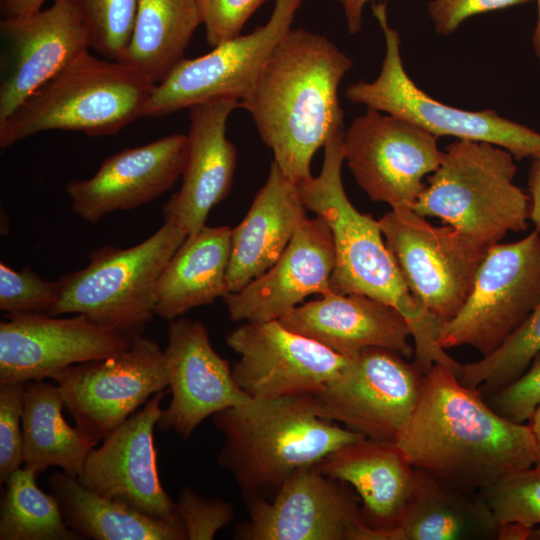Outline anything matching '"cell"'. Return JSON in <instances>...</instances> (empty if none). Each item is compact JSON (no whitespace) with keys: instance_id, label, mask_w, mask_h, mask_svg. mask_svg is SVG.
<instances>
[{"instance_id":"6da1fadb","label":"cell","mask_w":540,"mask_h":540,"mask_svg":"<svg viewBox=\"0 0 540 540\" xmlns=\"http://www.w3.org/2000/svg\"><path fill=\"white\" fill-rule=\"evenodd\" d=\"M396 445L414 468L470 492L536 463L529 423L504 418L439 363L424 374L418 403Z\"/></svg>"},{"instance_id":"7a4b0ae2","label":"cell","mask_w":540,"mask_h":540,"mask_svg":"<svg viewBox=\"0 0 540 540\" xmlns=\"http://www.w3.org/2000/svg\"><path fill=\"white\" fill-rule=\"evenodd\" d=\"M352 65L327 37L291 28L239 101L273 161L295 184L312 176L315 152L344 128L338 88Z\"/></svg>"},{"instance_id":"3957f363","label":"cell","mask_w":540,"mask_h":540,"mask_svg":"<svg viewBox=\"0 0 540 540\" xmlns=\"http://www.w3.org/2000/svg\"><path fill=\"white\" fill-rule=\"evenodd\" d=\"M344 135L343 128L326 141L319 175L297 184L304 207L323 218L332 234L335 265L331 291L365 295L394 307L409 325L415 364L422 371L435 363L448 364L451 356L438 343L443 322L412 296L379 221L359 212L346 195L342 181Z\"/></svg>"},{"instance_id":"277c9868","label":"cell","mask_w":540,"mask_h":540,"mask_svg":"<svg viewBox=\"0 0 540 540\" xmlns=\"http://www.w3.org/2000/svg\"><path fill=\"white\" fill-rule=\"evenodd\" d=\"M224 442L219 464L251 501L297 470L366 438L318 416L311 394L254 399L213 416Z\"/></svg>"},{"instance_id":"5b68a950","label":"cell","mask_w":540,"mask_h":540,"mask_svg":"<svg viewBox=\"0 0 540 540\" xmlns=\"http://www.w3.org/2000/svg\"><path fill=\"white\" fill-rule=\"evenodd\" d=\"M155 85L133 67L88 50L0 122V147L50 130L92 137L118 133L142 117Z\"/></svg>"},{"instance_id":"8992f818","label":"cell","mask_w":540,"mask_h":540,"mask_svg":"<svg viewBox=\"0 0 540 540\" xmlns=\"http://www.w3.org/2000/svg\"><path fill=\"white\" fill-rule=\"evenodd\" d=\"M515 158L492 143L456 139L412 209L491 246L528 228L530 197L514 183Z\"/></svg>"},{"instance_id":"52a82bcc","label":"cell","mask_w":540,"mask_h":540,"mask_svg":"<svg viewBox=\"0 0 540 540\" xmlns=\"http://www.w3.org/2000/svg\"><path fill=\"white\" fill-rule=\"evenodd\" d=\"M186 237L178 225L165 220L135 246L93 250L84 268L56 280L58 300L48 315L82 314L105 328L142 335L155 315L160 274Z\"/></svg>"},{"instance_id":"ba28073f","label":"cell","mask_w":540,"mask_h":540,"mask_svg":"<svg viewBox=\"0 0 540 540\" xmlns=\"http://www.w3.org/2000/svg\"><path fill=\"white\" fill-rule=\"evenodd\" d=\"M371 8L384 34L385 56L375 80H359L346 88L350 102L412 122L437 138L452 136L495 144L509 151L515 160L540 154L537 131L493 109L470 111L444 104L420 89L404 68L401 39L389 25L386 3L373 2Z\"/></svg>"},{"instance_id":"9c48e42d","label":"cell","mask_w":540,"mask_h":540,"mask_svg":"<svg viewBox=\"0 0 540 540\" xmlns=\"http://www.w3.org/2000/svg\"><path fill=\"white\" fill-rule=\"evenodd\" d=\"M540 303V233L491 245L459 312L441 325L444 349L470 346L486 356Z\"/></svg>"},{"instance_id":"30bf717a","label":"cell","mask_w":540,"mask_h":540,"mask_svg":"<svg viewBox=\"0 0 540 540\" xmlns=\"http://www.w3.org/2000/svg\"><path fill=\"white\" fill-rule=\"evenodd\" d=\"M413 209H391L379 225L415 300L443 323L467 300L490 246Z\"/></svg>"},{"instance_id":"8fae6325","label":"cell","mask_w":540,"mask_h":540,"mask_svg":"<svg viewBox=\"0 0 540 540\" xmlns=\"http://www.w3.org/2000/svg\"><path fill=\"white\" fill-rule=\"evenodd\" d=\"M423 377L398 352L368 347L311 396L321 418L368 439L396 443L416 408Z\"/></svg>"},{"instance_id":"7c38bea8","label":"cell","mask_w":540,"mask_h":540,"mask_svg":"<svg viewBox=\"0 0 540 540\" xmlns=\"http://www.w3.org/2000/svg\"><path fill=\"white\" fill-rule=\"evenodd\" d=\"M51 379L77 429L94 445L169 386L164 350L142 335L120 353L68 366Z\"/></svg>"},{"instance_id":"4fadbf2b","label":"cell","mask_w":540,"mask_h":540,"mask_svg":"<svg viewBox=\"0 0 540 540\" xmlns=\"http://www.w3.org/2000/svg\"><path fill=\"white\" fill-rule=\"evenodd\" d=\"M343 147L356 183L391 209H412L443 153L437 137L422 127L369 108L345 130Z\"/></svg>"},{"instance_id":"5bb4252c","label":"cell","mask_w":540,"mask_h":540,"mask_svg":"<svg viewBox=\"0 0 540 540\" xmlns=\"http://www.w3.org/2000/svg\"><path fill=\"white\" fill-rule=\"evenodd\" d=\"M303 0H276L268 21L194 59L182 60L156 84L142 117H162L218 98L246 96L265 62L292 28Z\"/></svg>"},{"instance_id":"9a60e30c","label":"cell","mask_w":540,"mask_h":540,"mask_svg":"<svg viewBox=\"0 0 540 540\" xmlns=\"http://www.w3.org/2000/svg\"><path fill=\"white\" fill-rule=\"evenodd\" d=\"M226 342L240 356L232 366L234 380L254 399L314 394L351 360L279 320L245 322Z\"/></svg>"},{"instance_id":"2e32d148","label":"cell","mask_w":540,"mask_h":540,"mask_svg":"<svg viewBox=\"0 0 540 540\" xmlns=\"http://www.w3.org/2000/svg\"><path fill=\"white\" fill-rule=\"evenodd\" d=\"M250 502L249 519L236 529V539L356 540L365 525L356 492L316 465L289 476L272 501Z\"/></svg>"},{"instance_id":"e0dca14e","label":"cell","mask_w":540,"mask_h":540,"mask_svg":"<svg viewBox=\"0 0 540 540\" xmlns=\"http://www.w3.org/2000/svg\"><path fill=\"white\" fill-rule=\"evenodd\" d=\"M169 389L155 393L93 447L77 477L86 489L119 501L140 513L163 521L180 520L176 502L164 490L157 467L154 427L161 416V400Z\"/></svg>"},{"instance_id":"ac0fdd59","label":"cell","mask_w":540,"mask_h":540,"mask_svg":"<svg viewBox=\"0 0 540 540\" xmlns=\"http://www.w3.org/2000/svg\"><path fill=\"white\" fill-rule=\"evenodd\" d=\"M135 337L82 314L7 315L0 323V385L51 379L68 366L120 353Z\"/></svg>"},{"instance_id":"d6986e66","label":"cell","mask_w":540,"mask_h":540,"mask_svg":"<svg viewBox=\"0 0 540 540\" xmlns=\"http://www.w3.org/2000/svg\"><path fill=\"white\" fill-rule=\"evenodd\" d=\"M0 122L27 97L90 49L68 0L23 18L0 21Z\"/></svg>"},{"instance_id":"ffe728a7","label":"cell","mask_w":540,"mask_h":540,"mask_svg":"<svg viewBox=\"0 0 540 540\" xmlns=\"http://www.w3.org/2000/svg\"><path fill=\"white\" fill-rule=\"evenodd\" d=\"M164 350L169 374V405L157 426L187 439L209 416L248 402L236 383L232 367L211 345L203 323L179 317L168 326Z\"/></svg>"},{"instance_id":"44dd1931","label":"cell","mask_w":540,"mask_h":540,"mask_svg":"<svg viewBox=\"0 0 540 540\" xmlns=\"http://www.w3.org/2000/svg\"><path fill=\"white\" fill-rule=\"evenodd\" d=\"M188 151L185 134H171L107 157L89 179L71 180V210L89 223L114 211L131 210L160 197L182 176Z\"/></svg>"},{"instance_id":"7402d4cb","label":"cell","mask_w":540,"mask_h":540,"mask_svg":"<svg viewBox=\"0 0 540 540\" xmlns=\"http://www.w3.org/2000/svg\"><path fill=\"white\" fill-rule=\"evenodd\" d=\"M335 265L331 231L320 216L305 218L279 259L224 303L233 322L279 320L305 298L331 291Z\"/></svg>"},{"instance_id":"603a6c76","label":"cell","mask_w":540,"mask_h":540,"mask_svg":"<svg viewBox=\"0 0 540 540\" xmlns=\"http://www.w3.org/2000/svg\"><path fill=\"white\" fill-rule=\"evenodd\" d=\"M237 107L238 99L226 97L189 108L182 185L163 206L164 219L178 225L187 236L205 226L211 209L230 193L237 149L226 136V126Z\"/></svg>"},{"instance_id":"cb8c5ba5","label":"cell","mask_w":540,"mask_h":540,"mask_svg":"<svg viewBox=\"0 0 540 540\" xmlns=\"http://www.w3.org/2000/svg\"><path fill=\"white\" fill-rule=\"evenodd\" d=\"M279 321L347 358L368 347L394 350L405 358L414 355L411 331L402 314L365 295L330 292L296 306Z\"/></svg>"},{"instance_id":"d4e9b609","label":"cell","mask_w":540,"mask_h":540,"mask_svg":"<svg viewBox=\"0 0 540 540\" xmlns=\"http://www.w3.org/2000/svg\"><path fill=\"white\" fill-rule=\"evenodd\" d=\"M316 467L347 483L361 501L364 525L357 540L394 528L411 495L415 468L394 442L362 438L325 456Z\"/></svg>"},{"instance_id":"484cf974","label":"cell","mask_w":540,"mask_h":540,"mask_svg":"<svg viewBox=\"0 0 540 540\" xmlns=\"http://www.w3.org/2000/svg\"><path fill=\"white\" fill-rule=\"evenodd\" d=\"M297 184L272 161L264 185L243 220L231 232L228 293L267 271L282 255L306 218Z\"/></svg>"},{"instance_id":"4316f807","label":"cell","mask_w":540,"mask_h":540,"mask_svg":"<svg viewBox=\"0 0 540 540\" xmlns=\"http://www.w3.org/2000/svg\"><path fill=\"white\" fill-rule=\"evenodd\" d=\"M499 527L480 492L455 488L415 468L398 524L369 540H491L498 539Z\"/></svg>"},{"instance_id":"83f0119b","label":"cell","mask_w":540,"mask_h":540,"mask_svg":"<svg viewBox=\"0 0 540 540\" xmlns=\"http://www.w3.org/2000/svg\"><path fill=\"white\" fill-rule=\"evenodd\" d=\"M232 229L203 226L188 235L166 263L154 293V312L173 321L228 293Z\"/></svg>"},{"instance_id":"f1b7e54d","label":"cell","mask_w":540,"mask_h":540,"mask_svg":"<svg viewBox=\"0 0 540 540\" xmlns=\"http://www.w3.org/2000/svg\"><path fill=\"white\" fill-rule=\"evenodd\" d=\"M67 526L81 539L94 540H187L178 521L154 519L119 501L100 496L77 477L56 471L48 478Z\"/></svg>"},{"instance_id":"f546056e","label":"cell","mask_w":540,"mask_h":540,"mask_svg":"<svg viewBox=\"0 0 540 540\" xmlns=\"http://www.w3.org/2000/svg\"><path fill=\"white\" fill-rule=\"evenodd\" d=\"M65 404L57 384L44 379L26 382L23 412V456L25 467L37 474L57 466L78 477L95 445L62 414Z\"/></svg>"},{"instance_id":"4dcf8cb0","label":"cell","mask_w":540,"mask_h":540,"mask_svg":"<svg viewBox=\"0 0 540 540\" xmlns=\"http://www.w3.org/2000/svg\"><path fill=\"white\" fill-rule=\"evenodd\" d=\"M199 25L196 0H137L132 38L121 62L158 84L185 59Z\"/></svg>"},{"instance_id":"1f68e13d","label":"cell","mask_w":540,"mask_h":540,"mask_svg":"<svg viewBox=\"0 0 540 540\" xmlns=\"http://www.w3.org/2000/svg\"><path fill=\"white\" fill-rule=\"evenodd\" d=\"M38 474L24 467L7 480L0 505V540H79L64 521L54 496L42 491Z\"/></svg>"},{"instance_id":"d6a6232c","label":"cell","mask_w":540,"mask_h":540,"mask_svg":"<svg viewBox=\"0 0 540 540\" xmlns=\"http://www.w3.org/2000/svg\"><path fill=\"white\" fill-rule=\"evenodd\" d=\"M540 353V303L494 351L480 360L461 364L460 382L488 397L519 378Z\"/></svg>"},{"instance_id":"836d02e7","label":"cell","mask_w":540,"mask_h":540,"mask_svg":"<svg viewBox=\"0 0 540 540\" xmlns=\"http://www.w3.org/2000/svg\"><path fill=\"white\" fill-rule=\"evenodd\" d=\"M83 25L89 47L103 58L121 61L130 44L137 0H68Z\"/></svg>"},{"instance_id":"e575fe53","label":"cell","mask_w":540,"mask_h":540,"mask_svg":"<svg viewBox=\"0 0 540 540\" xmlns=\"http://www.w3.org/2000/svg\"><path fill=\"white\" fill-rule=\"evenodd\" d=\"M480 493L500 525H540L539 467L534 465L511 473Z\"/></svg>"},{"instance_id":"d590c367","label":"cell","mask_w":540,"mask_h":540,"mask_svg":"<svg viewBox=\"0 0 540 540\" xmlns=\"http://www.w3.org/2000/svg\"><path fill=\"white\" fill-rule=\"evenodd\" d=\"M58 300L57 281H48L25 267L0 263V310L7 315L49 314Z\"/></svg>"},{"instance_id":"8d00e7d4","label":"cell","mask_w":540,"mask_h":540,"mask_svg":"<svg viewBox=\"0 0 540 540\" xmlns=\"http://www.w3.org/2000/svg\"><path fill=\"white\" fill-rule=\"evenodd\" d=\"M25 382L0 385V482L9 477L24 462L22 412Z\"/></svg>"},{"instance_id":"74e56055","label":"cell","mask_w":540,"mask_h":540,"mask_svg":"<svg viewBox=\"0 0 540 540\" xmlns=\"http://www.w3.org/2000/svg\"><path fill=\"white\" fill-rule=\"evenodd\" d=\"M176 512L187 535V540H211L233 520L230 503L207 498L185 487L180 491Z\"/></svg>"},{"instance_id":"f35d334b","label":"cell","mask_w":540,"mask_h":540,"mask_svg":"<svg viewBox=\"0 0 540 540\" xmlns=\"http://www.w3.org/2000/svg\"><path fill=\"white\" fill-rule=\"evenodd\" d=\"M267 0H196L206 41L215 47L241 35L255 11Z\"/></svg>"},{"instance_id":"ab89813d","label":"cell","mask_w":540,"mask_h":540,"mask_svg":"<svg viewBox=\"0 0 540 540\" xmlns=\"http://www.w3.org/2000/svg\"><path fill=\"white\" fill-rule=\"evenodd\" d=\"M484 399L504 418L529 422L540 405V353L519 378Z\"/></svg>"},{"instance_id":"60d3db41","label":"cell","mask_w":540,"mask_h":540,"mask_svg":"<svg viewBox=\"0 0 540 540\" xmlns=\"http://www.w3.org/2000/svg\"><path fill=\"white\" fill-rule=\"evenodd\" d=\"M532 0H431L427 11L434 30L448 36L468 18L478 14L529 3Z\"/></svg>"},{"instance_id":"b9f144b4","label":"cell","mask_w":540,"mask_h":540,"mask_svg":"<svg viewBox=\"0 0 540 540\" xmlns=\"http://www.w3.org/2000/svg\"><path fill=\"white\" fill-rule=\"evenodd\" d=\"M530 197L529 220L540 233V154L532 158L528 173Z\"/></svg>"},{"instance_id":"7bdbcfd3","label":"cell","mask_w":540,"mask_h":540,"mask_svg":"<svg viewBox=\"0 0 540 540\" xmlns=\"http://www.w3.org/2000/svg\"><path fill=\"white\" fill-rule=\"evenodd\" d=\"M47 0H0V13L4 19L23 18L42 10Z\"/></svg>"},{"instance_id":"ee69618b","label":"cell","mask_w":540,"mask_h":540,"mask_svg":"<svg viewBox=\"0 0 540 540\" xmlns=\"http://www.w3.org/2000/svg\"><path fill=\"white\" fill-rule=\"evenodd\" d=\"M344 10L347 29L352 35L358 33L362 28L363 10L365 5L373 0H338Z\"/></svg>"},{"instance_id":"f6af8a7d","label":"cell","mask_w":540,"mask_h":540,"mask_svg":"<svg viewBox=\"0 0 540 540\" xmlns=\"http://www.w3.org/2000/svg\"><path fill=\"white\" fill-rule=\"evenodd\" d=\"M529 425L532 429L536 443V463L535 466L540 468V405L529 420Z\"/></svg>"},{"instance_id":"bcb514c9","label":"cell","mask_w":540,"mask_h":540,"mask_svg":"<svg viewBox=\"0 0 540 540\" xmlns=\"http://www.w3.org/2000/svg\"><path fill=\"white\" fill-rule=\"evenodd\" d=\"M536 2H537V9H538V17H537V22H536L535 29L533 32L532 44H533L534 53L540 64V0H536Z\"/></svg>"}]
</instances>
